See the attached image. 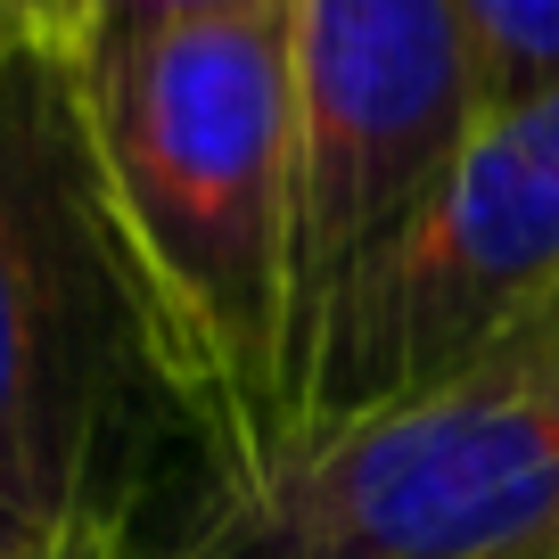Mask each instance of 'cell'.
Returning a JSON list of instances; mask_svg holds the SVG:
<instances>
[{
    "label": "cell",
    "instance_id": "cell-1",
    "mask_svg": "<svg viewBox=\"0 0 559 559\" xmlns=\"http://www.w3.org/2000/svg\"><path fill=\"white\" fill-rule=\"evenodd\" d=\"M91 140L157 386L214 453V493L297 437V123L288 9L91 58Z\"/></svg>",
    "mask_w": 559,
    "mask_h": 559
},
{
    "label": "cell",
    "instance_id": "cell-2",
    "mask_svg": "<svg viewBox=\"0 0 559 559\" xmlns=\"http://www.w3.org/2000/svg\"><path fill=\"white\" fill-rule=\"evenodd\" d=\"M140 403L165 386L107 214L83 58L0 34V559L140 526Z\"/></svg>",
    "mask_w": 559,
    "mask_h": 559
},
{
    "label": "cell",
    "instance_id": "cell-3",
    "mask_svg": "<svg viewBox=\"0 0 559 559\" xmlns=\"http://www.w3.org/2000/svg\"><path fill=\"white\" fill-rule=\"evenodd\" d=\"M174 559H559V313L428 395L305 428Z\"/></svg>",
    "mask_w": 559,
    "mask_h": 559
},
{
    "label": "cell",
    "instance_id": "cell-4",
    "mask_svg": "<svg viewBox=\"0 0 559 559\" xmlns=\"http://www.w3.org/2000/svg\"><path fill=\"white\" fill-rule=\"evenodd\" d=\"M288 123H297V305L288 370L297 428L321 362L386 247L477 132L453 0H288ZM297 444V437H288Z\"/></svg>",
    "mask_w": 559,
    "mask_h": 559
},
{
    "label": "cell",
    "instance_id": "cell-5",
    "mask_svg": "<svg viewBox=\"0 0 559 559\" xmlns=\"http://www.w3.org/2000/svg\"><path fill=\"white\" fill-rule=\"evenodd\" d=\"M559 313V91L477 116L453 174L370 272L305 428L428 395ZM297 428V437H305Z\"/></svg>",
    "mask_w": 559,
    "mask_h": 559
},
{
    "label": "cell",
    "instance_id": "cell-6",
    "mask_svg": "<svg viewBox=\"0 0 559 559\" xmlns=\"http://www.w3.org/2000/svg\"><path fill=\"white\" fill-rule=\"evenodd\" d=\"M453 9H461L477 116L559 91V0H453Z\"/></svg>",
    "mask_w": 559,
    "mask_h": 559
},
{
    "label": "cell",
    "instance_id": "cell-7",
    "mask_svg": "<svg viewBox=\"0 0 559 559\" xmlns=\"http://www.w3.org/2000/svg\"><path fill=\"white\" fill-rule=\"evenodd\" d=\"M288 0H99V25H91V58H116V50H140L157 34H190V25H230V17H272Z\"/></svg>",
    "mask_w": 559,
    "mask_h": 559
},
{
    "label": "cell",
    "instance_id": "cell-8",
    "mask_svg": "<svg viewBox=\"0 0 559 559\" xmlns=\"http://www.w3.org/2000/svg\"><path fill=\"white\" fill-rule=\"evenodd\" d=\"M91 25H99V0H0V34L50 41L67 58L91 50Z\"/></svg>",
    "mask_w": 559,
    "mask_h": 559
},
{
    "label": "cell",
    "instance_id": "cell-9",
    "mask_svg": "<svg viewBox=\"0 0 559 559\" xmlns=\"http://www.w3.org/2000/svg\"><path fill=\"white\" fill-rule=\"evenodd\" d=\"M58 559H174V543H148L140 526H99V535H74Z\"/></svg>",
    "mask_w": 559,
    "mask_h": 559
}]
</instances>
